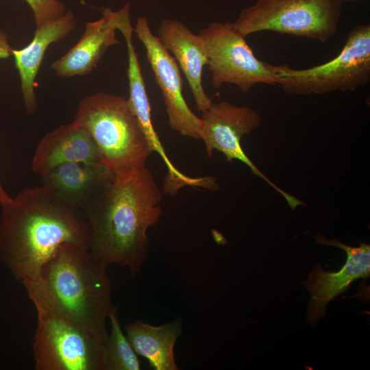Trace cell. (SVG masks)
<instances>
[{
  "label": "cell",
  "instance_id": "cell-1",
  "mask_svg": "<svg viewBox=\"0 0 370 370\" xmlns=\"http://www.w3.org/2000/svg\"><path fill=\"white\" fill-rule=\"evenodd\" d=\"M162 194L146 164L114 172L82 209L90 231L88 252L106 267H127L136 276L149 252L147 230L162 214Z\"/></svg>",
  "mask_w": 370,
  "mask_h": 370
},
{
  "label": "cell",
  "instance_id": "cell-2",
  "mask_svg": "<svg viewBox=\"0 0 370 370\" xmlns=\"http://www.w3.org/2000/svg\"><path fill=\"white\" fill-rule=\"evenodd\" d=\"M90 240L82 209L45 186L24 188L2 205L0 260L21 282L34 278L62 245L88 250Z\"/></svg>",
  "mask_w": 370,
  "mask_h": 370
},
{
  "label": "cell",
  "instance_id": "cell-3",
  "mask_svg": "<svg viewBox=\"0 0 370 370\" xmlns=\"http://www.w3.org/2000/svg\"><path fill=\"white\" fill-rule=\"evenodd\" d=\"M108 267L95 261L88 250L62 245L32 278L22 282L34 305L83 328L102 342L112 307Z\"/></svg>",
  "mask_w": 370,
  "mask_h": 370
},
{
  "label": "cell",
  "instance_id": "cell-4",
  "mask_svg": "<svg viewBox=\"0 0 370 370\" xmlns=\"http://www.w3.org/2000/svg\"><path fill=\"white\" fill-rule=\"evenodd\" d=\"M74 122L89 134L101 163L112 172L146 164L152 152L125 97L104 92L85 97L79 103Z\"/></svg>",
  "mask_w": 370,
  "mask_h": 370
},
{
  "label": "cell",
  "instance_id": "cell-5",
  "mask_svg": "<svg viewBox=\"0 0 370 370\" xmlns=\"http://www.w3.org/2000/svg\"><path fill=\"white\" fill-rule=\"evenodd\" d=\"M278 85L298 95L353 91L370 82V25L355 27L337 56L308 69L273 65Z\"/></svg>",
  "mask_w": 370,
  "mask_h": 370
},
{
  "label": "cell",
  "instance_id": "cell-6",
  "mask_svg": "<svg viewBox=\"0 0 370 370\" xmlns=\"http://www.w3.org/2000/svg\"><path fill=\"white\" fill-rule=\"evenodd\" d=\"M341 0H258L243 9L234 27L244 37L271 31L324 42L336 33Z\"/></svg>",
  "mask_w": 370,
  "mask_h": 370
},
{
  "label": "cell",
  "instance_id": "cell-7",
  "mask_svg": "<svg viewBox=\"0 0 370 370\" xmlns=\"http://www.w3.org/2000/svg\"><path fill=\"white\" fill-rule=\"evenodd\" d=\"M36 370H104L103 342L69 320L34 305Z\"/></svg>",
  "mask_w": 370,
  "mask_h": 370
},
{
  "label": "cell",
  "instance_id": "cell-8",
  "mask_svg": "<svg viewBox=\"0 0 370 370\" xmlns=\"http://www.w3.org/2000/svg\"><path fill=\"white\" fill-rule=\"evenodd\" d=\"M198 35L205 44L214 88L230 84L246 92L258 84L278 85L273 64L256 57L245 37L232 23L212 22Z\"/></svg>",
  "mask_w": 370,
  "mask_h": 370
},
{
  "label": "cell",
  "instance_id": "cell-9",
  "mask_svg": "<svg viewBox=\"0 0 370 370\" xmlns=\"http://www.w3.org/2000/svg\"><path fill=\"white\" fill-rule=\"evenodd\" d=\"M201 138L206 151L210 157L213 150L223 153L227 161L237 160L251 169L282 195L292 210L304 204L273 183L249 158L241 145V138L256 129L260 124L259 114L247 106H237L227 101L212 103L202 112Z\"/></svg>",
  "mask_w": 370,
  "mask_h": 370
},
{
  "label": "cell",
  "instance_id": "cell-10",
  "mask_svg": "<svg viewBox=\"0 0 370 370\" xmlns=\"http://www.w3.org/2000/svg\"><path fill=\"white\" fill-rule=\"evenodd\" d=\"M134 32L145 49L164 100L170 127L184 136L200 139L202 120L190 109L183 97L182 79L176 60L152 33L145 16L138 18Z\"/></svg>",
  "mask_w": 370,
  "mask_h": 370
},
{
  "label": "cell",
  "instance_id": "cell-11",
  "mask_svg": "<svg viewBox=\"0 0 370 370\" xmlns=\"http://www.w3.org/2000/svg\"><path fill=\"white\" fill-rule=\"evenodd\" d=\"M317 243L333 246L345 251L347 260L336 272L326 271L318 264L314 266L303 282L310 294L307 307V320L315 326L320 318L325 317L327 304L342 294L352 282L359 278H367L370 273V246L360 243L359 247H351L336 239H327L321 234L314 236Z\"/></svg>",
  "mask_w": 370,
  "mask_h": 370
},
{
  "label": "cell",
  "instance_id": "cell-12",
  "mask_svg": "<svg viewBox=\"0 0 370 370\" xmlns=\"http://www.w3.org/2000/svg\"><path fill=\"white\" fill-rule=\"evenodd\" d=\"M158 34L162 45L173 53L184 73L197 109L204 112L212 101L202 84L204 67L208 63L203 40L181 21L166 18L162 20Z\"/></svg>",
  "mask_w": 370,
  "mask_h": 370
},
{
  "label": "cell",
  "instance_id": "cell-13",
  "mask_svg": "<svg viewBox=\"0 0 370 370\" xmlns=\"http://www.w3.org/2000/svg\"><path fill=\"white\" fill-rule=\"evenodd\" d=\"M71 162L101 163L89 134L74 121L48 132L36 147L32 162L38 175L61 164Z\"/></svg>",
  "mask_w": 370,
  "mask_h": 370
},
{
  "label": "cell",
  "instance_id": "cell-14",
  "mask_svg": "<svg viewBox=\"0 0 370 370\" xmlns=\"http://www.w3.org/2000/svg\"><path fill=\"white\" fill-rule=\"evenodd\" d=\"M75 27L74 14L69 11L62 17L36 28L34 38L27 46L12 50L27 114H33L37 108L35 80L47 49L50 45L64 39Z\"/></svg>",
  "mask_w": 370,
  "mask_h": 370
},
{
  "label": "cell",
  "instance_id": "cell-15",
  "mask_svg": "<svg viewBox=\"0 0 370 370\" xmlns=\"http://www.w3.org/2000/svg\"><path fill=\"white\" fill-rule=\"evenodd\" d=\"M114 172L100 163L71 162L39 175L42 185L82 208L112 178Z\"/></svg>",
  "mask_w": 370,
  "mask_h": 370
},
{
  "label": "cell",
  "instance_id": "cell-16",
  "mask_svg": "<svg viewBox=\"0 0 370 370\" xmlns=\"http://www.w3.org/2000/svg\"><path fill=\"white\" fill-rule=\"evenodd\" d=\"M111 10H102V17L88 22L78 42L51 66L55 74L72 77L89 73L111 46L119 44Z\"/></svg>",
  "mask_w": 370,
  "mask_h": 370
},
{
  "label": "cell",
  "instance_id": "cell-17",
  "mask_svg": "<svg viewBox=\"0 0 370 370\" xmlns=\"http://www.w3.org/2000/svg\"><path fill=\"white\" fill-rule=\"evenodd\" d=\"M178 318L159 326L137 320L125 326L126 336L138 356L147 360L154 370L179 369L174 347L182 332Z\"/></svg>",
  "mask_w": 370,
  "mask_h": 370
},
{
  "label": "cell",
  "instance_id": "cell-18",
  "mask_svg": "<svg viewBox=\"0 0 370 370\" xmlns=\"http://www.w3.org/2000/svg\"><path fill=\"white\" fill-rule=\"evenodd\" d=\"M123 38L126 42L128 56L127 70L130 92L128 100L140 122L151 151L158 153L165 165L169 166L171 161L166 155L153 125L150 103L138 56L133 45L132 34L125 33Z\"/></svg>",
  "mask_w": 370,
  "mask_h": 370
},
{
  "label": "cell",
  "instance_id": "cell-19",
  "mask_svg": "<svg viewBox=\"0 0 370 370\" xmlns=\"http://www.w3.org/2000/svg\"><path fill=\"white\" fill-rule=\"evenodd\" d=\"M108 318L110 323V332L103 343L104 370L140 369L138 355L121 329L116 306H112Z\"/></svg>",
  "mask_w": 370,
  "mask_h": 370
},
{
  "label": "cell",
  "instance_id": "cell-20",
  "mask_svg": "<svg viewBox=\"0 0 370 370\" xmlns=\"http://www.w3.org/2000/svg\"><path fill=\"white\" fill-rule=\"evenodd\" d=\"M32 9L36 28L56 20L66 13L65 5L59 0H25Z\"/></svg>",
  "mask_w": 370,
  "mask_h": 370
},
{
  "label": "cell",
  "instance_id": "cell-21",
  "mask_svg": "<svg viewBox=\"0 0 370 370\" xmlns=\"http://www.w3.org/2000/svg\"><path fill=\"white\" fill-rule=\"evenodd\" d=\"M12 50L7 34L0 30V59H5L11 56Z\"/></svg>",
  "mask_w": 370,
  "mask_h": 370
},
{
  "label": "cell",
  "instance_id": "cell-22",
  "mask_svg": "<svg viewBox=\"0 0 370 370\" xmlns=\"http://www.w3.org/2000/svg\"><path fill=\"white\" fill-rule=\"evenodd\" d=\"M12 199L13 198L8 195L0 184V204L2 206L10 203L12 201Z\"/></svg>",
  "mask_w": 370,
  "mask_h": 370
},
{
  "label": "cell",
  "instance_id": "cell-23",
  "mask_svg": "<svg viewBox=\"0 0 370 370\" xmlns=\"http://www.w3.org/2000/svg\"><path fill=\"white\" fill-rule=\"evenodd\" d=\"M342 2L343 1H358V0H341Z\"/></svg>",
  "mask_w": 370,
  "mask_h": 370
}]
</instances>
